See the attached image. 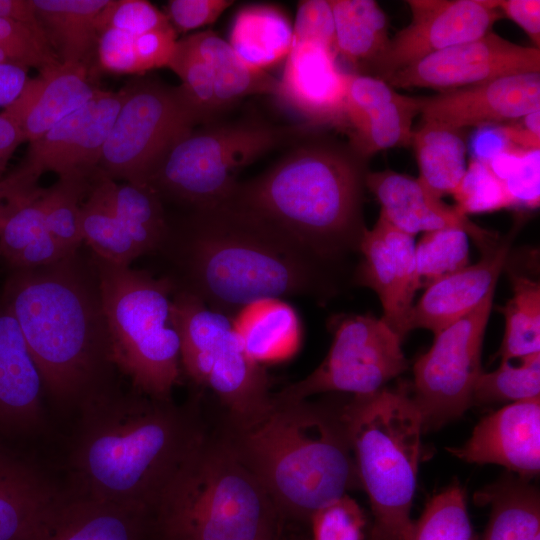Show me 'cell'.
I'll return each instance as SVG.
<instances>
[{
    "instance_id": "cell-1",
    "label": "cell",
    "mask_w": 540,
    "mask_h": 540,
    "mask_svg": "<svg viewBox=\"0 0 540 540\" xmlns=\"http://www.w3.org/2000/svg\"><path fill=\"white\" fill-rule=\"evenodd\" d=\"M174 291L195 296L230 319L266 297L319 295L326 290L317 256L270 223L228 203L168 219L157 251Z\"/></svg>"
},
{
    "instance_id": "cell-2",
    "label": "cell",
    "mask_w": 540,
    "mask_h": 540,
    "mask_svg": "<svg viewBox=\"0 0 540 540\" xmlns=\"http://www.w3.org/2000/svg\"><path fill=\"white\" fill-rule=\"evenodd\" d=\"M72 493L151 513L207 431L196 407L116 385L80 408Z\"/></svg>"
},
{
    "instance_id": "cell-3",
    "label": "cell",
    "mask_w": 540,
    "mask_h": 540,
    "mask_svg": "<svg viewBox=\"0 0 540 540\" xmlns=\"http://www.w3.org/2000/svg\"><path fill=\"white\" fill-rule=\"evenodd\" d=\"M0 295L55 403L79 409L115 386L91 252L79 249L48 265L11 269Z\"/></svg>"
},
{
    "instance_id": "cell-4",
    "label": "cell",
    "mask_w": 540,
    "mask_h": 540,
    "mask_svg": "<svg viewBox=\"0 0 540 540\" xmlns=\"http://www.w3.org/2000/svg\"><path fill=\"white\" fill-rule=\"evenodd\" d=\"M224 202L272 224L323 260L358 249L368 158L313 128Z\"/></svg>"
},
{
    "instance_id": "cell-5",
    "label": "cell",
    "mask_w": 540,
    "mask_h": 540,
    "mask_svg": "<svg viewBox=\"0 0 540 540\" xmlns=\"http://www.w3.org/2000/svg\"><path fill=\"white\" fill-rule=\"evenodd\" d=\"M240 430L219 431L262 483L286 524L312 515L361 487L344 403L280 401Z\"/></svg>"
},
{
    "instance_id": "cell-6",
    "label": "cell",
    "mask_w": 540,
    "mask_h": 540,
    "mask_svg": "<svg viewBox=\"0 0 540 540\" xmlns=\"http://www.w3.org/2000/svg\"><path fill=\"white\" fill-rule=\"evenodd\" d=\"M286 525L223 435L207 433L151 511L149 540H283Z\"/></svg>"
},
{
    "instance_id": "cell-7",
    "label": "cell",
    "mask_w": 540,
    "mask_h": 540,
    "mask_svg": "<svg viewBox=\"0 0 540 540\" xmlns=\"http://www.w3.org/2000/svg\"><path fill=\"white\" fill-rule=\"evenodd\" d=\"M360 486L368 495L381 540H405L412 524L424 430L410 388H382L344 403Z\"/></svg>"
},
{
    "instance_id": "cell-8",
    "label": "cell",
    "mask_w": 540,
    "mask_h": 540,
    "mask_svg": "<svg viewBox=\"0 0 540 540\" xmlns=\"http://www.w3.org/2000/svg\"><path fill=\"white\" fill-rule=\"evenodd\" d=\"M92 254L108 329L110 361L131 388L145 396L172 399L181 376L180 339L171 321L174 287L155 277Z\"/></svg>"
},
{
    "instance_id": "cell-9",
    "label": "cell",
    "mask_w": 540,
    "mask_h": 540,
    "mask_svg": "<svg viewBox=\"0 0 540 540\" xmlns=\"http://www.w3.org/2000/svg\"><path fill=\"white\" fill-rule=\"evenodd\" d=\"M313 126L276 125L257 117L217 119L194 128L160 160L148 185L161 197L205 209L224 203L238 174L267 153L296 142Z\"/></svg>"
},
{
    "instance_id": "cell-10",
    "label": "cell",
    "mask_w": 540,
    "mask_h": 540,
    "mask_svg": "<svg viewBox=\"0 0 540 540\" xmlns=\"http://www.w3.org/2000/svg\"><path fill=\"white\" fill-rule=\"evenodd\" d=\"M171 321L180 339L181 368L217 397L224 427L245 429L263 419L274 404L269 377L247 354L231 319L191 294L174 291Z\"/></svg>"
},
{
    "instance_id": "cell-11",
    "label": "cell",
    "mask_w": 540,
    "mask_h": 540,
    "mask_svg": "<svg viewBox=\"0 0 540 540\" xmlns=\"http://www.w3.org/2000/svg\"><path fill=\"white\" fill-rule=\"evenodd\" d=\"M122 90L97 170L112 180L148 185L168 150L201 122L181 85L138 78Z\"/></svg>"
},
{
    "instance_id": "cell-12",
    "label": "cell",
    "mask_w": 540,
    "mask_h": 540,
    "mask_svg": "<svg viewBox=\"0 0 540 540\" xmlns=\"http://www.w3.org/2000/svg\"><path fill=\"white\" fill-rule=\"evenodd\" d=\"M401 341L391 327L372 315L340 317L333 324V341L323 362L273 396L298 401L327 392L354 397L373 394L407 369Z\"/></svg>"
},
{
    "instance_id": "cell-13",
    "label": "cell",
    "mask_w": 540,
    "mask_h": 540,
    "mask_svg": "<svg viewBox=\"0 0 540 540\" xmlns=\"http://www.w3.org/2000/svg\"><path fill=\"white\" fill-rule=\"evenodd\" d=\"M494 292L471 312L435 335L431 348L414 364L410 394L423 427L438 428L471 406L482 373L481 350Z\"/></svg>"
},
{
    "instance_id": "cell-14",
    "label": "cell",
    "mask_w": 540,
    "mask_h": 540,
    "mask_svg": "<svg viewBox=\"0 0 540 540\" xmlns=\"http://www.w3.org/2000/svg\"><path fill=\"white\" fill-rule=\"evenodd\" d=\"M410 24L390 39L369 76L392 74L446 48L491 32L503 17L497 0H408Z\"/></svg>"
},
{
    "instance_id": "cell-15",
    "label": "cell",
    "mask_w": 540,
    "mask_h": 540,
    "mask_svg": "<svg viewBox=\"0 0 540 540\" xmlns=\"http://www.w3.org/2000/svg\"><path fill=\"white\" fill-rule=\"evenodd\" d=\"M540 72V50L510 42L492 31L432 55L392 74L397 88L448 91L498 78Z\"/></svg>"
},
{
    "instance_id": "cell-16",
    "label": "cell",
    "mask_w": 540,
    "mask_h": 540,
    "mask_svg": "<svg viewBox=\"0 0 540 540\" xmlns=\"http://www.w3.org/2000/svg\"><path fill=\"white\" fill-rule=\"evenodd\" d=\"M123 100V90H100L86 104L52 126L38 140L29 143L18 167L38 181L54 172L59 178L91 177Z\"/></svg>"
},
{
    "instance_id": "cell-17",
    "label": "cell",
    "mask_w": 540,
    "mask_h": 540,
    "mask_svg": "<svg viewBox=\"0 0 540 540\" xmlns=\"http://www.w3.org/2000/svg\"><path fill=\"white\" fill-rule=\"evenodd\" d=\"M418 99L419 127L462 131L504 125L540 110V72L506 76Z\"/></svg>"
},
{
    "instance_id": "cell-18",
    "label": "cell",
    "mask_w": 540,
    "mask_h": 540,
    "mask_svg": "<svg viewBox=\"0 0 540 540\" xmlns=\"http://www.w3.org/2000/svg\"><path fill=\"white\" fill-rule=\"evenodd\" d=\"M358 250L363 256L358 283L376 292L383 308L381 319L403 338L409 332L414 295L419 289L414 236L380 213L373 228L364 231Z\"/></svg>"
},
{
    "instance_id": "cell-19",
    "label": "cell",
    "mask_w": 540,
    "mask_h": 540,
    "mask_svg": "<svg viewBox=\"0 0 540 540\" xmlns=\"http://www.w3.org/2000/svg\"><path fill=\"white\" fill-rule=\"evenodd\" d=\"M336 59L316 43L292 45L274 96L303 123L343 131L347 72L338 68Z\"/></svg>"
},
{
    "instance_id": "cell-20",
    "label": "cell",
    "mask_w": 540,
    "mask_h": 540,
    "mask_svg": "<svg viewBox=\"0 0 540 540\" xmlns=\"http://www.w3.org/2000/svg\"><path fill=\"white\" fill-rule=\"evenodd\" d=\"M418 114V97L399 94L379 78L347 73L343 132L362 156L411 145Z\"/></svg>"
},
{
    "instance_id": "cell-21",
    "label": "cell",
    "mask_w": 540,
    "mask_h": 540,
    "mask_svg": "<svg viewBox=\"0 0 540 540\" xmlns=\"http://www.w3.org/2000/svg\"><path fill=\"white\" fill-rule=\"evenodd\" d=\"M457 458L497 464L528 480L540 470V399L513 402L484 417L461 447L448 448Z\"/></svg>"
},
{
    "instance_id": "cell-22",
    "label": "cell",
    "mask_w": 540,
    "mask_h": 540,
    "mask_svg": "<svg viewBox=\"0 0 540 540\" xmlns=\"http://www.w3.org/2000/svg\"><path fill=\"white\" fill-rule=\"evenodd\" d=\"M366 188L379 201L380 213L409 235L458 228L471 236L482 252L500 240L495 233L475 225L455 205H447L411 176L391 170L368 172Z\"/></svg>"
},
{
    "instance_id": "cell-23",
    "label": "cell",
    "mask_w": 540,
    "mask_h": 540,
    "mask_svg": "<svg viewBox=\"0 0 540 540\" xmlns=\"http://www.w3.org/2000/svg\"><path fill=\"white\" fill-rule=\"evenodd\" d=\"M514 235V230H511L494 247L483 251L479 262L446 275L426 287L412 307L409 332L423 328L436 335L471 312L489 293L495 291Z\"/></svg>"
},
{
    "instance_id": "cell-24",
    "label": "cell",
    "mask_w": 540,
    "mask_h": 540,
    "mask_svg": "<svg viewBox=\"0 0 540 540\" xmlns=\"http://www.w3.org/2000/svg\"><path fill=\"white\" fill-rule=\"evenodd\" d=\"M100 90L91 66L60 62L29 78L19 97L2 113L18 125L24 142L32 143Z\"/></svg>"
},
{
    "instance_id": "cell-25",
    "label": "cell",
    "mask_w": 540,
    "mask_h": 540,
    "mask_svg": "<svg viewBox=\"0 0 540 540\" xmlns=\"http://www.w3.org/2000/svg\"><path fill=\"white\" fill-rule=\"evenodd\" d=\"M148 511L64 493L49 508L31 540H149Z\"/></svg>"
},
{
    "instance_id": "cell-26",
    "label": "cell",
    "mask_w": 540,
    "mask_h": 540,
    "mask_svg": "<svg viewBox=\"0 0 540 540\" xmlns=\"http://www.w3.org/2000/svg\"><path fill=\"white\" fill-rule=\"evenodd\" d=\"M40 372L0 295V436L28 434L43 423Z\"/></svg>"
},
{
    "instance_id": "cell-27",
    "label": "cell",
    "mask_w": 540,
    "mask_h": 540,
    "mask_svg": "<svg viewBox=\"0 0 540 540\" xmlns=\"http://www.w3.org/2000/svg\"><path fill=\"white\" fill-rule=\"evenodd\" d=\"M62 492L0 443V540H31Z\"/></svg>"
},
{
    "instance_id": "cell-28",
    "label": "cell",
    "mask_w": 540,
    "mask_h": 540,
    "mask_svg": "<svg viewBox=\"0 0 540 540\" xmlns=\"http://www.w3.org/2000/svg\"><path fill=\"white\" fill-rule=\"evenodd\" d=\"M231 322L247 354L262 366L290 358L301 345L300 317L282 298L251 301L235 313Z\"/></svg>"
},
{
    "instance_id": "cell-29",
    "label": "cell",
    "mask_w": 540,
    "mask_h": 540,
    "mask_svg": "<svg viewBox=\"0 0 540 540\" xmlns=\"http://www.w3.org/2000/svg\"><path fill=\"white\" fill-rule=\"evenodd\" d=\"M335 26V53L350 73L369 76L389 45L388 19L373 0H329Z\"/></svg>"
},
{
    "instance_id": "cell-30",
    "label": "cell",
    "mask_w": 540,
    "mask_h": 540,
    "mask_svg": "<svg viewBox=\"0 0 540 540\" xmlns=\"http://www.w3.org/2000/svg\"><path fill=\"white\" fill-rule=\"evenodd\" d=\"M183 38L210 66L220 116L247 96L276 94L278 79L266 71L250 67L227 41L212 30Z\"/></svg>"
},
{
    "instance_id": "cell-31",
    "label": "cell",
    "mask_w": 540,
    "mask_h": 540,
    "mask_svg": "<svg viewBox=\"0 0 540 540\" xmlns=\"http://www.w3.org/2000/svg\"><path fill=\"white\" fill-rule=\"evenodd\" d=\"M109 0H32L36 16L61 62L90 66L97 18Z\"/></svg>"
},
{
    "instance_id": "cell-32",
    "label": "cell",
    "mask_w": 540,
    "mask_h": 540,
    "mask_svg": "<svg viewBox=\"0 0 540 540\" xmlns=\"http://www.w3.org/2000/svg\"><path fill=\"white\" fill-rule=\"evenodd\" d=\"M228 43L250 67L266 71L286 59L293 44V26L276 5L248 4L236 13Z\"/></svg>"
},
{
    "instance_id": "cell-33",
    "label": "cell",
    "mask_w": 540,
    "mask_h": 540,
    "mask_svg": "<svg viewBox=\"0 0 540 540\" xmlns=\"http://www.w3.org/2000/svg\"><path fill=\"white\" fill-rule=\"evenodd\" d=\"M491 513L483 540H540V500L528 480L511 472L475 495Z\"/></svg>"
},
{
    "instance_id": "cell-34",
    "label": "cell",
    "mask_w": 540,
    "mask_h": 540,
    "mask_svg": "<svg viewBox=\"0 0 540 540\" xmlns=\"http://www.w3.org/2000/svg\"><path fill=\"white\" fill-rule=\"evenodd\" d=\"M93 179L141 254L157 253L168 232L159 194L149 185L118 184L98 170Z\"/></svg>"
},
{
    "instance_id": "cell-35",
    "label": "cell",
    "mask_w": 540,
    "mask_h": 540,
    "mask_svg": "<svg viewBox=\"0 0 540 540\" xmlns=\"http://www.w3.org/2000/svg\"><path fill=\"white\" fill-rule=\"evenodd\" d=\"M418 180L436 197L452 194L465 175L466 143L462 131L419 127L413 131Z\"/></svg>"
},
{
    "instance_id": "cell-36",
    "label": "cell",
    "mask_w": 540,
    "mask_h": 540,
    "mask_svg": "<svg viewBox=\"0 0 540 540\" xmlns=\"http://www.w3.org/2000/svg\"><path fill=\"white\" fill-rule=\"evenodd\" d=\"M41 193L14 212L0 233V258L10 269L48 265L68 256L46 227Z\"/></svg>"
},
{
    "instance_id": "cell-37",
    "label": "cell",
    "mask_w": 540,
    "mask_h": 540,
    "mask_svg": "<svg viewBox=\"0 0 540 540\" xmlns=\"http://www.w3.org/2000/svg\"><path fill=\"white\" fill-rule=\"evenodd\" d=\"M513 295L501 308L505 330L497 355L512 361L540 352V284L522 275H511Z\"/></svg>"
},
{
    "instance_id": "cell-38",
    "label": "cell",
    "mask_w": 540,
    "mask_h": 540,
    "mask_svg": "<svg viewBox=\"0 0 540 540\" xmlns=\"http://www.w3.org/2000/svg\"><path fill=\"white\" fill-rule=\"evenodd\" d=\"M83 241L101 259L130 265L142 256L140 250L111 209L93 176L81 205Z\"/></svg>"
},
{
    "instance_id": "cell-39",
    "label": "cell",
    "mask_w": 540,
    "mask_h": 540,
    "mask_svg": "<svg viewBox=\"0 0 540 540\" xmlns=\"http://www.w3.org/2000/svg\"><path fill=\"white\" fill-rule=\"evenodd\" d=\"M92 177L59 178L50 188L43 189L39 201L46 227L66 255L77 252L83 244L81 205Z\"/></svg>"
},
{
    "instance_id": "cell-40",
    "label": "cell",
    "mask_w": 540,
    "mask_h": 540,
    "mask_svg": "<svg viewBox=\"0 0 540 540\" xmlns=\"http://www.w3.org/2000/svg\"><path fill=\"white\" fill-rule=\"evenodd\" d=\"M405 540H475L464 489L453 484L431 498Z\"/></svg>"
},
{
    "instance_id": "cell-41",
    "label": "cell",
    "mask_w": 540,
    "mask_h": 540,
    "mask_svg": "<svg viewBox=\"0 0 540 540\" xmlns=\"http://www.w3.org/2000/svg\"><path fill=\"white\" fill-rule=\"evenodd\" d=\"M511 361H501L493 372L481 373L475 383L471 405L524 401L540 394V352Z\"/></svg>"
},
{
    "instance_id": "cell-42",
    "label": "cell",
    "mask_w": 540,
    "mask_h": 540,
    "mask_svg": "<svg viewBox=\"0 0 540 540\" xmlns=\"http://www.w3.org/2000/svg\"><path fill=\"white\" fill-rule=\"evenodd\" d=\"M415 263L419 288L468 266V234L458 228L425 232L415 244Z\"/></svg>"
},
{
    "instance_id": "cell-43",
    "label": "cell",
    "mask_w": 540,
    "mask_h": 540,
    "mask_svg": "<svg viewBox=\"0 0 540 540\" xmlns=\"http://www.w3.org/2000/svg\"><path fill=\"white\" fill-rule=\"evenodd\" d=\"M167 67L180 78L181 87L195 108L201 125L220 118L210 66L184 38L177 40Z\"/></svg>"
},
{
    "instance_id": "cell-44",
    "label": "cell",
    "mask_w": 540,
    "mask_h": 540,
    "mask_svg": "<svg viewBox=\"0 0 540 540\" xmlns=\"http://www.w3.org/2000/svg\"><path fill=\"white\" fill-rule=\"evenodd\" d=\"M0 49L10 63L39 72L61 62L41 25L0 18Z\"/></svg>"
},
{
    "instance_id": "cell-45",
    "label": "cell",
    "mask_w": 540,
    "mask_h": 540,
    "mask_svg": "<svg viewBox=\"0 0 540 540\" xmlns=\"http://www.w3.org/2000/svg\"><path fill=\"white\" fill-rule=\"evenodd\" d=\"M452 195L455 206L466 216L514 207L503 181L486 162L475 159L467 166L464 177Z\"/></svg>"
},
{
    "instance_id": "cell-46",
    "label": "cell",
    "mask_w": 540,
    "mask_h": 540,
    "mask_svg": "<svg viewBox=\"0 0 540 540\" xmlns=\"http://www.w3.org/2000/svg\"><path fill=\"white\" fill-rule=\"evenodd\" d=\"M366 516L348 494L315 512L309 522L313 540H364Z\"/></svg>"
},
{
    "instance_id": "cell-47",
    "label": "cell",
    "mask_w": 540,
    "mask_h": 540,
    "mask_svg": "<svg viewBox=\"0 0 540 540\" xmlns=\"http://www.w3.org/2000/svg\"><path fill=\"white\" fill-rule=\"evenodd\" d=\"M98 34L116 29L131 35H141L171 26L167 16L145 0H109L98 15Z\"/></svg>"
},
{
    "instance_id": "cell-48",
    "label": "cell",
    "mask_w": 540,
    "mask_h": 540,
    "mask_svg": "<svg viewBox=\"0 0 540 540\" xmlns=\"http://www.w3.org/2000/svg\"><path fill=\"white\" fill-rule=\"evenodd\" d=\"M319 44L335 55V26L329 0H304L298 3L293 25V44Z\"/></svg>"
},
{
    "instance_id": "cell-49",
    "label": "cell",
    "mask_w": 540,
    "mask_h": 540,
    "mask_svg": "<svg viewBox=\"0 0 540 540\" xmlns=\"http://www.w3.org/2000/svg\"><path fill=\"white\" fill-rule=\"evenodd\" d=\"M99 68L120 74L141 73L135 51V36L107 29L98 34L96 46Z\"/></svg>"
},
{
    "instance_id": "cell-50",
    "label": "cell",
    "mask_w": 540,
    "mask_h": 540,
    "mask_svg": "<svg viewBox=\"0 0 540 540\" xmlns=\"http://www.w3.org/2000/svg\"><path fill=\"white\" fill-rule=\"evenodd\" d=\"M233 3L231 0H170L164 13L176 33H186L214 23Z\"/></svg>"
},
{
    "instance_id": "cell-51",
    "label": "cell",
    "mask_w": 540,
    "mask_h": 540,
    "mask_svg": "<svg viewBox=\"0 0 540 540\" xmlns=\"http://www.w3.org/2000/svg\"><path fill=\"white\" fill-rule=\"evenodd\" d=\"M539 151L523 153L516 167L503 181L514 206L528 209L539 206Z\"/></svg>"
},
{
    "instance_id": "cell-52",
    "label": "cell",
    "mask_w": 540,
    "mask_h": 540,
    "mask_svg": "<svg viewBox=\"0 0 540 540\" xmlns=\"http://www.w3.org/2000/svg\"><path fill=\"white\" fill-rule=\"evenodd\" d=\"M43 188L18 167L0 180V233L8 219Z\"/></svg>"
},
{
    "instance_id": "cell-53",
    "label": "cell",
    "mask_w": 540,
    "mask_h": 540,
    "mask_svg": "<svg viewBox=\"0 0 540 540\" xmlns=\"http://www.w3.org/2000/svg\"><path fill=\"white\" fill-rule=\"evenodd\" d=\"M497 7L503 15L518 24L534 43L535 47L539 48V0H497Z\"/></svg>"
},
{
    "instance_id": "cell-54",
    "label": "cell",
    "mask_w": 540,
    "mask_h": 540,
    "mask_svg": "<svg viewBox=\"0 0 540 540\" xmlns=\"http://www.w3.org/2000/svg\"><path fill=\"white\" fill-rule=\"evenodd\" d=\"M540 110L531 112L521 119L499 125L512 147L521 151L539 149Z\"/></svg>"
},
{
    "instance_id": "cell-55",
    "label": "cell",
    "mask_w": 540,
    "mask_h": 540,
    "mask_svg": "<svg viewBox=\"0 0 540 540\" xmlns=\"http://www.w3.org/2000/svg\"><path fill=\"white\" fill-rule=\"evenodd\" d=\"M471 149L473 159L483 162L489 161L502 152L517 150L510 145L500 126L479 128L472 138Z\"/></svg>"
},
{
    "instance_id": "cell-56",
    "label": "cell",
    "mask_w": 540,
    "mask_h": 540,
    "mask_svg": "<svg viewBox=\"0 0 540 540\" xmlns=\"http://www.w3.org/2000/svg\"><path fill=\"white\" fill-rule=\"evenodd\" d=\"M27 68L0 63V107H8L21 94L27 80Z\"/></svg>"
},
{
    "instance_id": "cell-57",
    "label": "cell",
    "mask_w": 540,
    "mask_h": 540,
    "mask_svg": "<svg viewBox=\"0 0 540 540\" xmlns=\"http://www.w3.org/2000/svg\"><path fill=\"white\" fill-rule=\"evenodd\" d=\"M23 136L18 125L9 117L0 113V180L4 177L7 164L16 148L23 143Z\"/></svg>"
},
{
    "instance_id": "cell-58",
    "label": "cell",
    "mask_w": 540,
    "mask_h": 540,
    "mask_svg": "<svg viewBox=\"0 0 540 540\" xmlns=\"http://www.w3.org/2000/svg\"><path fill=\"white\" fill-rule=\"evenodd\" d=\"M0 18L41 25L32 0H0Z\"/></svg>"
},
{
    "instance_id": "cell-59",
    "label": "cell",
    "mask_w": 540,
    "mask_h": 540,
    "mask_svg": "<svg viewBox=\"0 0 540 540\" xmlns=\"http://www.w3.org/2000/svg\"><path fill=\"white\" fill-rule=\"evenodd\" d=\"M364 540H381V538L370 529Z\"/></svg>"
},
{
    "instance_id": "cell-60",
    "label": "cell",
    "mask_w": 540,
    "mask_h": 540,
    "mask_svg": "<svg viewBox=\"0 0 540 540\" xmlns=\"http://www.w3.org/2000/svg\"><path fill=\"white\" fill-rule=\"evenodd\" d=\"M0 63H10L7 56L1 49H0Z\"/></svg>"
}]
</instances>
